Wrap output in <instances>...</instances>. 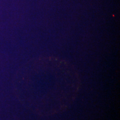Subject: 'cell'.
Masks as SVG:
<instances>
[{
	"mask_svg": "<svg viewBox=\"0 0 120 120\" xmlns=\"http://www.w3.org/2000/svg\"><path fill=\"white\" fill-rule=\"evenodd\" d=\"M14 90L22 103L42 116L66 110L77 97L79 75L73 64L56 57L34 58L15 76Z\"/></svg>",
	"mask_w": 120,
	"mask_h": 120,
	"instance_id": "1",
	"label": "cell"
}]
</instances>
